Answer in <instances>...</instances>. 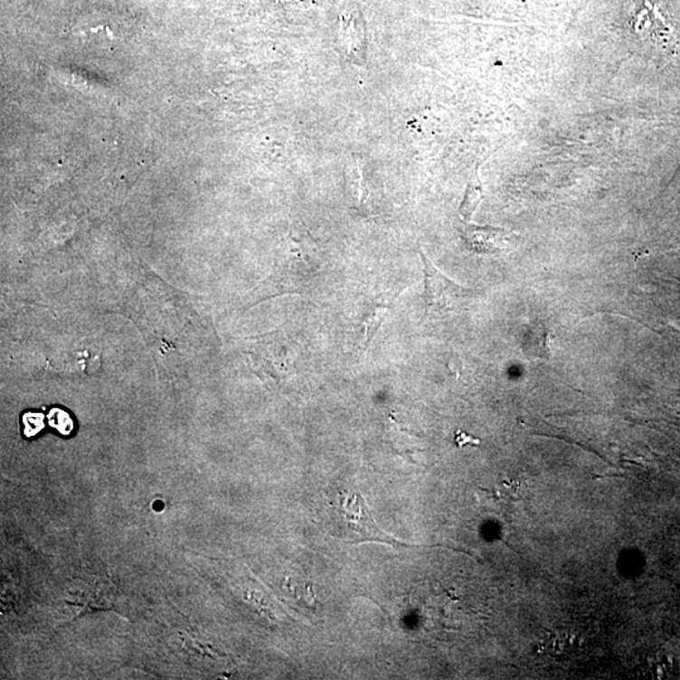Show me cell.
I'll return each mask as SVG.
<instances>
[{
  "label": "cell",
  "instance_id": "3",
  "mask_svg": "<svg viewBox=\"0 0 680 680\" xmlns=\"http://www.w3.org/2000/svg\"><path fill=\"white\" fill-rule=\"evenodd\" d=\"M346 182L352 188L354 197V210L361 216H372L377 213L378 200L373 197L370 179L364 175L361 160H355L353 165L346 166Z\"/></svg>",
  "mask_w": 680,
  "mask_h": 680
},
{
  "label": "cell",
  "instance_id": "2",
  "mask_svg": "<svg viewBox=\"0 0 680 680\" xmlns=\"http://www.w3.org/2000/svg\"><path fill=\"white\" fill-rule=\"evenodd\" d=\"M339 529L343 534L354 535L355 542H382L392 545H403L384 534L372 518L370 508L361 493L342 492L335 505Z\"/></svg>",
  "mask_w": 680,
  "mask_h": 680
},
{
  "label": "cell",
  "instance_id": "13",
  "mask_svg": "<svg viewBox=\"0 0 680 680\" xmlns=\"http://www.w3.org/2000/svg\"><path fill=\"white\" fill-rule=\"evenodd\" d=\"M455 442H457V445L460 446V448H463L465 445L480 444V440L473 438V436L468 435L467 432L464 431H458L457 434H455Z\"/></svg>",
  "mask_w": 680,
  "mask_h": 680
},
{
  "label": "cell",
  "instance_id": "12",
  "mask_svg": "<svg viewBox=\"0 0 680 680\" xmlns=\"http://www.w3.org/2000/svg\"><path fill=\"white\" fill-rule=\"evenodd\" d=\"M499 496H502L505 499L521 500L523 499V486L518 481H505L502 484V492H499Z\"/></svg>",
  "mask_w": 680,
  "mask_h": 680
},
{
  "label": "cell",
  "instance_id": "7",
  "mask_svg": "<svg viewBox=\"0 0 680 680\" xmlns=\"http://www.w3.org/2000/svg\"><path fill=\"white\" fill-rule=\"evenodd\" d=\"M647 670H649V675L653 678H680L679 657L668 653H657L647 660Z\"/></svg>",
  "mask_w": 680,
  "mask_h": 680
},
{
  "label": "cell",
  "instance_id": "8",
  "mask_svg": "<svg viewBox=\"0 0 680 680\" xmlns=\"http://www.w3.org/2000/svg\"><path fill=\"white\" fill-rule=\"evenodd\" d=\"M348 59L354 63H364L365 61V42L364 28L359 24H352L345 38Z\"/></svg>",
  "mask_w": 680,
  "mask_h": 680
},
{
  "label": "cell",
  "instance_id": "6",
  "mask_svg": "<svg viewBox=\"0 0 680 680\" xmlns=\"http://www.w3.org/2000/svg\"><path fill=\"white\" fill-rule=\"evenodd\" d=\"M392 300L377 299L372 301L370 306H368V309L365 311L364 316V323H362L364 324V338H362L361 345L364 351L368 348L372 338H373L377 330L380 329L384 317H386L388 311H390V304Z\"/></svg>",
  "mask_w": 680,
  "mask_h": 680
},
{
  "label": "cell",
  "instance_id": "4",
  "mask_svg": "<svg viewBox=\"0 0 680 680\" xmlns=\"http://www.w3.org/2000/svg\"><path fill=\"white\" fill-rule=\"evenodd\" d=\"M582 640L576 634L567 631L550 633L542 640L541 650L557 662L575 659L582 651Z\"/></svg>",
  "mask_w": 680,
  "mask_h": 680
},
{
  "label": "cell",
  "instance_id": "1",
  "mask_svg": "<svg viewBox=\"0 0 680 680\" xmlns=\"http://www.w3.org/2000/svg\"><path fill=\"white\" fill-rule=\"evenodd\" d=\"M420 256H421L423 275H425V291L422 295L425 316H458L467 310L476 293L471 288L460 287L457 282L446 278L422 251H420Z\"/></svg>",
  "mask_w": 680,
  "mask_h": 680
},
{
  "label": "cell",
  "instance_id": "11",
  "mask_svg": "<svg viewBox=\"0 0 680 680\" xmlns=\"http://www.w3.org/2000/svg\"><path fill=\"white\" fill-rule=\"evenodd\" d=\"M44 415L42 413L27 412L24 415V434L28 438L37 435L44 429Z\"/></svg>",
  "mask_w": 680,
  "mask_h": 680
},
{
  "label": "cell",
  "instance_id": "5",
  "mask_svg": "<svg viewBox=\"0 0 680 680\" xmlns=\"http://www.w3.org/2000/svg\"><path fill=\"white\" fill-rule=\"evenodd\" d=\"M505 231L487 229V227H467L463 239L471 251L477 253H493L505 247Z\"/></svg>",
  "mask_w": 680,
  "mask_h": 680
},
{
  "label": "cell",
  "instance_id": "9",
  "mask_svg": "<svg viewBox=\"0 0 680 680\" xmlns=\"http://www.w3.org/2000/svg\"><path fill=\"white\" fill-rule=\"evenodd\" d=\"M481 198H483V188H481V183L477 176L468 187L463 203L460 205V214L464 217V220H470L474 212L477 211V205L480 204Z\"/></svg>",
  "mask_w": 680,
  "mask_h": 680
},
{
  "label": "cell",
  "instance_id": "10",
  "mask_svg": "<svg viewBox=\"0 0 680 680\" xmlns=\"http://www.w3.org/2000/svg\"><path fill=\"white\" fill-rule=\"evenodd\" d=\"M51 428L57 430L61 435H70L73 431V421L70 413L62 409H52L47 416Z\"/></svg>",
  "mask_w": 680,
  "mask_h": 680
}]
</instances>
